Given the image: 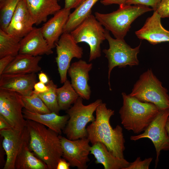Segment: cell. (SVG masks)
<instances>
[{"label":"cell","instance_id":"6da1fadb","mask_svg":"<svg viewBox=\"0 0 169 169\" xmlns=\"http://www.w3.org/2000/svg\"><path fill=\"white\" fill-rule=\"evenodd\" d=\"M26 121L30 135L29 149L48 169H56L63 155L59 135L40 123L29 120Z\"/></svg>","mask_w":169,"mask_h":169},{"label":"cell","instance_id":"7a4b0ae2","mask_svg":"<svg viewBox=\"0 0 169 169\" xmlns=\"http://www.w3.org/2000/svg\"><path fill=\"white\" fill-rule=\"evenodd\" d=\"M122 106L119 114L121 124L128 131L135 134L144 132L157 115L160 110L154 104L143 102L122 92Z\"/></svg>","mask_w":169,"mask_h":169},{"label":"cell","instance_id":"3957f363","mask_svg":"<svg viewBox=\"0 0 169 169\" xmlns=\"http://www.w3.org/2000/svg\"><path fill=\"white\" fill-rule=\"evenodd\" d=\"M153 10L145 6L125 5L108 13H95L96 19L105 29L110 31L117 39H124L129 31L131 23L138 17L147 12Z\"/></svg>","mask_w":169,"mask_h":169},{"label":"cell","instance_id":"277c9868","mask_svg":"<svg viewBox=\"0 0 169 169\" xmlns=\"http://www.w3.org/2000/svg\"><path fill=\"white\" fill-rule=\"evenodd\" d=\"M167 92L152 70L148 69L140 76L129 95L141 101L152 103L161 110L169 108Z\"/></svg>","mask_w":169,"mask_h":169},{"label":"cell","instance_id":"5b68a950","mask_svg":"<svg viewBox=\"0 0 169 169\" xmlns=\"http://www.w3.org/2000/svg\"><path fill=\"white\" fill-rule=\"evenodd\" d=\"M83 99L79 96L74 105L66 110L69 118L63 131L69 140L87 137L86 126L88 123L95 120L93 113L102 102L101 99H99L85 105L83 104Z\"/></svg>","mask_w":169,"mask_h":169},{"label":"cell","instance_id":"8992f818","mask_svg":"<svg viewBox=\"0 0 169 169\" xmlns=\"http://www.w3.org/2000/svg\"><path fill=\"white\" fill-rule=\"evenodd\" d=\"M105 39L108 41L109 48L105 49L103 52L108 61V78L110 89L111 90L110 77L113 69L116 66L119 68L137 65L139 61L137 54L140 52L141 43L136 47L131 48L125 42L124 39H114L110 35L109 31L105 29Z\"/></svg>","mask_w":169,"mask_h":169},{"label":"cell","instance_id":"52a82bcc","mask_svg":"<svg viewBox=\"0 0 169 169\" xmlns=\"http://www.w3.org/2000/svg\"><path fill=\"white\" fill-rule=\"evenodd\" d=\"M103 26L91 14L70 33L76 43L84 42L89 46V62L101 55L100 45L105 39Z\"/></svg>","mask_w":169,"mask_h":169},{"label":"cell","instance_id":"ba28073f","mask_svg":"<svg viewBox=\"0 0 169 169\" xmlns=\"http://www.w3.org/2000/svg\"><path fill=\"white\" fill-rule=\"evenodd\" d=\"M95 113L100 121L103 135V143L114 156L124 158L125 141L122 128L117 125L113 128L110 123V119L114 115V111L107 108L106 104L102 102L97 108Z\"/></svg>","mask_w":169,"mask_h":169},{"label":"cell","instance_id":"9c48e42d","mask_svg":"<svg viewBox=\"0 0 169 169\" xmlns=\"http://www.w3.org/2000/svg\"><path fill=\"white\" fill-rule=\"evenodd\" d=\"M169 116V108L160 110L142 133L130 137V140L133 141L147 138L152 141L156 152L155 168L157 166L161 151L169 150V137L166 129V124Z\"/></svg>","mask_w":169,"mask_h":169},{"label":"cell","instance_id":"30bf717a","mask_svg":"<svg viewBox=\"0 0 169 169\" xmlns=\"http://www.w3.org/2000/svg\"><path fill=\"white\" fill-rule=\"evenodd\" d=\"M75 41L70 33H64L55 44V60L61 83L67 79V74L73 58H82L83 49Z\"/></svg>","mask_w":169,"mask_h":169},{"label":"cell","instance_id":"8fae6325","mask_svg":"<svg viewBox=\"0 0 169 169\" xmlns=\"http://www.w3.org/2000/svg\"><path fill=\"white\" fill-rule=\"evenodd\" d=\"M24 105L21 95L15 91L0 89V115L13 128L20 129L26 125L23 113Z\"/></svg>","mask_w":169,"mask_h":169},{"label":"cell","instance_id":"7c38bea8","mask_svg":"<svg viewBox=\"0 0 169 169\" xmlns=\"http://www.w3.org/2000/svg\"><path fill=\"white\" fill-rule=\"evenodd\" d=\"M3 138L2 146L6 155L4 169H15V162L22 149L29 144L30 135L26 126L20 129L13 128L0 131Z\"/></svg>","mask_w":169,"mask_h":169},{"label":"cell","instance_id":"4fadbf2b","mask_svg":"<svg viewBox=\"0 0 169 169\" xmlns=\"http://www.w3.org/2000/svg\"><path fill=\"white\" fill-rule=\"evenodd\" d=\"M63 158L68 161L70 166L78 169H86L90 160L91 146L87 137L71 140L59 135Z\"/></svg>","mask_w":169,"mask_h":169},{"label":"cell","instance_id":"5bb4252c","mask_svg":"<svg viewBox=\"0 0 169 169\" xmlns=\"http://www.w3.org/2000/svg\"><path fill=\"white\" fill-rule=\"evenodd\" d=\"M92 67V63L80 59L73 63L68 71L73 87L79 96L87 100L90 99L91 95L88 81L90 79L89 72Z\"/></svg>","mask_w":169,"mask_h":169},{"label":"cell","instance_id":"9a60e30c","mask_svg":"<svg viewBox=\"0 0 169 169\" xmlns=\"http://www.w3.org/2000/svg\"><path fill=\"white\" fill-rule=\"evenodd\" d=\"M37 82V76L34 73L3 74L0 75V89L15 91L22 95H32Z\"/></svg>","mask_w":169,"mask_h":169},{"label":"cell","instance_id":"2e32d148","mask_svg":"<svg viewBox=\"0 0 169 169\" xmlns=\"http://www.w3.org/2000/svg\"><path fill=\"white\" fill-rule=\"evenodd\" d=\"M161 17L156 11L146 20L143 26L135 32L137 38L145 39L153 45L169 42V31L162 26Z\"/></svg>","mask_w":169,"mask_h":169},{"label":"cell","instance_id":"e0dca14e","mask_svg":"<svg viewBox=\"0 0 169 169\" xmlns=\"http://www.w3.org/2000/svg\"><path fill=\"white\" fill-rule=\"evenodd\" d=\"M44 38L40 28H33L20 41L19 54L34 56L52 54L53 51Z\"/></svg>","mask_w":169,"mask_h":169},{"label":"cell","instance_id":"ac0fdd59","mask_svg":"<svg viewBox=\"0 0 169 169\" xmlns=\"http://www.w3.org/2000/svg\"><path fill=\"white\" fill-rule=\"evenodd\" d=\"M34 24V22L24 1L20 0L6 32L22 39L32 30Z\"/></svg>","mask_w":169,"mask_h":169},{"label":"cell","instance_id":"d6986e66","mask_svg":"<svg viewBox=\"0 0 169 169\" xmlns=\"http://www.w3.org/2000/svg\"><path fill=\"white\" fill-rule=\"evenodd\" d=\"M70 10L61 9L41 28L42 33L49 47L52 49L63 33L64 28L70 14Z\"/></svg>","mask_w":169,"mask_h":169},{"label":"cell","instance_id":"ffe728a7","mask_svg":"<svg viewBox=\"0 0 169 169\" xmlns=\"http://www.w3.org/2000/svg\"><path fill=\"white\" fill-rule=\"evenodd\" d=\"M23 0L36 25L46 22L48 16L61 9L58 0Z\"/></svg>","mask_w":169,"mask_h":169},{"label":"cell","instance_id":"44dd1931","mask_svg":"<svg viewBox=\"0 0 169 169\" xmlns=\"http://www.w3.org/2000/svg\"><path fill=\"white\" fill-rule=\"evenodd\" d=\"M90 154L93 155L96 164H101L105 169H126L130 163L124 158L114 156L102 142H98L91 146Z\"/></svg>","mask_w":169,"mask_h":169},{"label":"cell","instance_id":"7402d4cb","mask_svg":"<svg viewBox=\"0 0 169 169\" xmlns=\"http://www.w3.org/2000/svg\"><path fill=\"white\" fill-rule=\"evenodd\" d=\"M24 118L43 124L60 135L69 118L67 114L59 115L54 112L41 114L29 111L25 109L23 110Z\"/></svg>","mask_w":169,"mask_h":169},{"label":"cell","instance_id":"603a6c76","mask_svg":"<svg viewBox=\"0 0 169 169\" xmlns=\"http://www.w3.org/2000/svg\"><path fill=\"white\" fill-rule=\"evenodd\" d=\"M42 58L40 56L18 54L6 68L3 74L36 73L41 69L38 64Z\"/></svg>","mask_w":169,"mask_h":169},{"label":"cell","instance_id":"cb8c5ba5","mask_svg":"<svg viewBox=\"0 0 169 169\" xmlns=\"http://www.w3.org/2000/svg\"><path fill=\"white\" fill-rule=\"evenodd\" d=\"M99 0H85L70 13L64 28V33H70L89 15L92 14V8Z\"/></svg>","mask_w":169,"mask_h":169},{"label":"cell","instance_id":"d4e9b609","mask_svg":"<svg viewBox=\"0 0 169 169\" xmlns=\"http://www.w3.org/2000/svg\"><path fill=\"white\" fill-rule=\"evenodd\" d=\"M15 169H46L47 165L31 152L29 144L25 145L16 157Z\"/></svg>","mask_w":169,"mask_h":169},{"label":"cell","instance_id":"484cf974","mask_svg":"<svg viewBox=\"0 0 169 169\" xmlns=\"http://www.w3.org/2000/svg\"><path fill=\"white\" fill-rule=\"evenodd\" d=\"M63 85L56 89L57 97L60 110H67L69 108L79 96L71 82L67 79Z\"/></svg>","mask_w":169,"mask_h":169},{"label":"cell","instance_id":"4316f807","mask_svg":"<svg viewBox=\"0 0 169 169\" xmlns=\"http://www.w3.org/2000/svg\"><path fill=\"white\" fill-rule=\"evenodd\" d=\"M21 39L0 29V58L7 56H17L19 54Z\"/></svg>","mask_w":169,"mask_h":169},{"label":"cell","instance_id":"83f0119b","mask_svg":"<svg viewBox=\"0 0 169 169\" xmlns=\"http://www.w3.org/2000/svg\"><path fill=\"white\" fill-rule=\"evenodd\" d=\"M20 0L0 1V27L3 31L6 32Z\"/></svg>","mask_w":169,"mask_h":169},{"label":"cell","instance_id":"f1b7e54d","mask_svg":"<svg viewBox=\"0 0 169 169\" xmlns=\"http://www.w3.org/2000/svg\"><path fill=\"white\" fill-rule=\"evenodd\" d=\"M24 108L33 112L44 114L51 112L38 94L33 93L29 96L21 95Z\"/></svg>","mask_w":169,"mask_h":169},{"label":"cell","instance_id":"f546056e","mask_svg":"<svg viewBox=\"0 0 169 169\" xmlns=\"http://www.w3.org/2000/svg\"><path fill=\"white\" fill-rule=\"evenodd\" d=\"M49 89L47 91L38 94L51 112L59 114L60 110L57 97V86L52 80H50L46 84Z\"/></svg>","mask_w":169,"mask_h":169},{"label":"cell","instance_id":"4dcf8cb0","mask_svg":"<svg viewBox=\"0 0 169 169\" xmlns=\"http://www.w3.org/2000/svg\"><path fill=\"white\" fill-rule=\"evenodd\" d=\"M87 137L92 145L103 142V135L100 118L96 115L95 120L86 128Z\"/></svg>","mask_w":169,"mask_h":169},{"label":"cell","instance_id":"1f68e13d","mask_svg":"<svg viewBox=\"0 0 169 169\" xmlns=\"http://www.w3.org/2000/svg\"><path fill=\"white\" fill-rule=\"evenodd\" d=\"M152 159V157H149L141 160L140 157H137L133 162L130 163L126 169H148Z\"/></svg>","mask_w":169,"mask_h":169},{"label":"cell","instance_id":"d6a6232c","mask_svg":"<svg viewBox=\"0 0 169 169\" xmlns=\"http://www.w3.org/2000/svg\"><path fill=\"white\" fill-rule=\"evenodd\" d=\"M161 0H127L125 4L127 5H142L150 6L154 11L156 10Z\"/></svg>","mask_w":169,"mask_h":169},{"label":"cell","instance_id":"836d02e7","mask_svg":"<svg viewBox=\"0 0 169 169\" xmlns=\"http://www.w3.org/2000/svg\"><path fill=\"white\" fill-rule=\"evenodd\" d=\"M156 11L161 18H169V0H161Z\"/></svg>","mask_w":169,"mask_h":169},{"label":"cell","instance_id":"e575fe53","mask_svg":"<svg viewBox=\"0 0 169 169\" xmlns=\"http://www.w3.org/2000/svg\"><path fill=\"white\" fill-rule=\"evenodd\" d=\"M14 58V57L9 55L0 58V75L3 74L5 69Z\"/></svg>","mask_w":169,"mask_h":169},{"label":"cell","instance_id":"d590c367","mask_svg":"<svg viewBox=\"0 0 169 169\" xmlns=\"http://www.w3.org/2000/svg\"><path fill=\"white\" fill-rule=\"evenodd\" d=\"M85 0H64V8L71 9L76 8Z\"/></svg>","mask_w":169,"mask_h":169},{"label":"cell","instance_id":"8d00e7d4","mask_svg":"<svg viewBox=\"0 0 169 169\" xmlns=\"http://www.w3.org/2000/svg\"><path fill=\"white\" fill-rule=\"evenodd\" d=\"M49 89L47 85L39 81L37 82L34 84L33 87V93L38 94L45 92Z\"/></svg>","mask_w":169,"mask_h":169},{"label":"cell","instance_id":"74e56055","mask_svg":"<svg viewBox=\"0 0 169 169\" xmlns=\"http://www.w3.org/2000/svg\"><path fill=\"white\" fill-rule=\"evenodd\" d=\"M127 0H101V3L105 6L113 4H117L119 7L123 6L125 4Z\"/></svg>","mask_w":169,"mask_h":169},{"label":"cell","instance_id":"f35d334b","mask_svg":"<svg viewBox=\"0 0 169 169\" xmlns=\"http://www.w3.org/2000/svg\"><path fill=\"white\" fill-rule=\"evenodd\" d=\"M13 128L8 121L0 115V131L10 130Z\"/></svg>","mask_w":169,"mask_h":169},{"label":"cell","instance_id":"ab89813d","mask_svg":"<svg viewBox=\"0 0 169 169\" xmlns=\"http://www.w3.org/2000/svg\"><path fill=\"white\" fill-rule=\"evenodd\" d=\"M66 161L64 158H61L58 163L56 169H69L70 165Z\"/></svg>","mask_w":169,"mask_h":169},{"label":"cell","instance_id":"60d3db41","mask_svg":"<svg viewBox=\"0 0 169 169\" xmlns=\"http://www.w3.org/2000/svg\"><path fill=\"white\" fill-rule=\"evenodd\" d=\"M38 78L40 81L45 84H47L50 81L47 75L43 72L38 74Z\"/></svg>","mask_w":169,"mask_h":169},{"label":"cell","instance_id":"b9f144b4","mask_svg":"<svg viewBox=\"0 0 169 169\" xmlns=\"http://www.w3.org/2000/svg\"><path fill=\"white\" fill-rule=\"evenodd\" d=\"M166 129L169 137V116L168 117L166 124Z\"/></svg>","mask_w":169,"mask_h":169},{"label":"cell","instance_id":"7bdbcfd3","mask_svg":"<svg viewBox=\"0 0 169 169\" xmlns=\"http://www.w3.org/2000/svg\"><path fill=\"white\" fill-rule=\"evenodd\" d=\"M1 0H0V1H1Z\"/></svg>","mask_w":169,"mask_h":169},{"label":"cell","instance_id":"ee69618b","mask_svg":"<svg viewBox=\"0 0 169 169\" xmlns=\"http://www.w3.org/2000/svg\"></svg>","mask_w":169,"mask_h":169}]
</instances>
